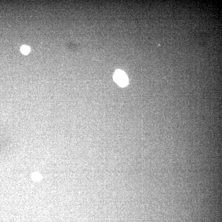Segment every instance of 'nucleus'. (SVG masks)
Segmentation results:
<instances>
[{
    "label": "nucleus",
    "instance_id": "obj_1",
    "mask_svg": "<svg viewBox=\"0 0 222 222\" xmlns=\"http://www.w3.org/2000/svg\"><path fill=\"white\" fill-rule=\"evenodd\" d=\"M114 81L120 86L125 87L128 83V79L126 74L121 70H117L113 76Z\"/></svg>",
    "mask_w": 222,
    "mask_h": 222
},
{
    "label": "nucleus",
    "instance_id": "obj_2",
    "mask_svg": "<svg viewBox=\"0 0 222 222\" xmlns=\"http://www.w3.org/2000/svg\"><path fill=\"white\" fill-rule=\"evenodd\" d=\"M21 50L23 54H27L29 52L30 48H29V47L27 46H23L21 47Z\"/></svg>",
    "mask_w": 222,
    "mask_h": 222
}]
</instances>
